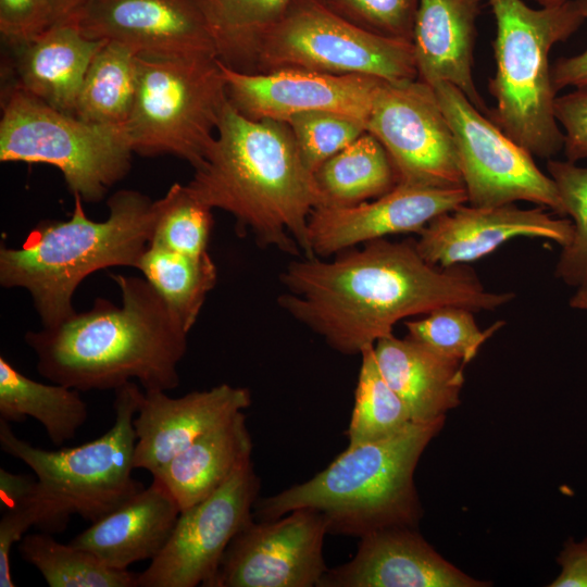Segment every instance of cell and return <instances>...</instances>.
Returning a JSON list of instances; mask_svg holds the SVG:
<instances>
[{"label": "cell", "instance_id": "cell-1", "mask_svg": "<svg viewBox=\"0 0 587 587\" xmlns=\"http://www.w3.org/2000/svg\"><path fill=\"white\" fill-rule=\"evenodd\" d=\"M279 279L278 307L346 355H361L403 319L447 305L494 310L514 298L486 290L465 264L428 263L411 239L372 240L333 260L298 257Z\"/></svg>", "mask_w": 587, "mask_h": 587}, {"label": "cell", "instance_id": "cell-2", "mask_svg": "<svg viewBox=\"0 0 587 587\" xmlns=\"http://www.w3.org/2000/svg\"><path fill=\"white\" fill-rule=\"evenodd\" d=\"M111 277L121 307L97 298L90 310L25 335L38 373L79 391L115 390L132 379L145 390L176 388L189 332L146 278Z\"/></svg>", "mask_w": 587, "mask_h": 587}, {"label": "cell", "instance_id": "cell-3", "mask_svg": "<svg viewBox=\"0 0 587 587\" xmlns=\"http://www.w3.org/2000/svg\"><path fill=\"white\" fill-rule=\"evenodd\" d=\"M187 187L212 210L232 214L238 234H251L259 246L312 257L308 223L323 199L286 122L249 118L228 101Z\"/></svg>", "mask_w": 587, "mask_h": 587}, {"label": "cell", "instance_id": "cell-4", "mask_svg": "<svg viewBox=\"0 0 587 587\" xmlns=\"http://www.w3.org/2000/svg\"><path fill=\"white\" fill-rule=\"evenodd\" d=\"M444 423L412 421L388 437L347 447L309 480L258 499L253 516L274 520L310 508L325 516L328 534L359 538L386 527H416L422 508L414 472Z\"/></svg>", "mask_w": 587, "mask_h": 587}, {"label": "cell", "instance_id": "cell-5", "mask_svg": "<svg viewBox=\"0 0 587 587\" xmlns=\"http://www.w3.org/2000/svg\"><path fill=\"white\" fill-rule=\"evenodd\" d=\"M68 221L38 223L20 248L0 247V284L26 289L45 328L76 312L73 295L89 274L111 266H133L149 245L152 202L135 190H120L108 200L109 216L89 220L74 195Z\"/></svg>", "mask_w": 587, "mask_h": 587}, {"label": "cell", "instance_id": "cell-6", "mask_svg": "<svg viewBox=\"0 0 587 587\" xmlns=\"http://www.w3.org/2000/svg\"><path fill=\"white\" fill-rule=\"evenodd\" d=\"M141 395L134 382L115 389L112 427L95 440L60 450L32 446L0 419L1 450L25 463L37 478L25 504L32 510L35 527L62 533L72 515L93 523L145 488L133 476L134 417Z\"/></svg>", "mask_w": 587, "mask_h": 587}, {"label": "cell", "instance_id": "cell-7", "mask_svg": "<svg viewBox=\"0 0 587 587\" xmlns=\"http://www.w3.org/2000/svg\"><path fill=\"white\" fill-rule=\"evenodd\" d=\"M487 2L497 25L496 73L489 83L497 103L492 118L532 155L551 158L563 149V133L554 115L549 53L585 18L575 0L538 10L523 0Z\"/></svg>", "mask_w": 587, "mask_h": 587}, {"label": "cell", "instance_id": "cell-8", "mask_svg": "<svg viewBox=\"0 0 587 587\" xmlns=\"http://www.w3.org/2000/svg\"><path fill=\"white\" fill-rule=\"evenodd\" d=\"M228 102L221 64L212 54H137V86L124 125L133 152L173 154L197 168Z\"/></svg>", "mask_w": 587, "mask_h": 587}, {"label": "cell", "instance_id": "cell-9", "mask_svg": "<svg viewBox=\"0 0 587 587\" xmlns=\"http://www.w3.org/2000/svg\"><path fill=\"white\" fill-rule=\"evenodd\" d=\"M1 100V162L53 165L86 202L101 200L129 171L133 150L124 126L82 120L12 86Z\"/></svg>", "mask_w": 587, "mask_h": 587}, {"label": "cell", "instance_id": "cell-10", "mask_svg": "<svg viewBox=\"0 0 587 587\" xmlns=\"http://www.w3.org/2000/svg\"><path fill=\"white\" fill-rule=\"evenodd\" d=\"M284 68L387 82L419 78L413 43L366 32L314 0H292L260 47L254 73Z\"/></svg>", "mask_w": 587, "mask_h": 587}, {"label": "cell", "instance_id": "cell-11", "mask_svg": "<svg viewBox=\"0 0 587 587\" xmlns=\"http://www.w3.org/2000/svg\"><path fill=\"white\" fill-rule=\"evenodd\" d=\"M432 87L453 133L471 205L495 207L524 200L565 216L555 183L537 167L526 149L484 116L454 85L438 82Z\"/></svg>", "mask_w": 587, "mask_h": 587}, {"label": "cell", "instance_id": "cell-12", "mask_svg": "<svg viewBox=\"0 0 587 587\" xmlns=\"http://www.w3.org/2000/svg\"><path fill=\"white\" fill-rule=\"evenodd\" d=\"M386 149L398 184L463 187L452 129L432 86L421 79L383 80L366 124Z\"/></svg>", "mask_w": 587, "mask_h": 587}, {"label": "cell", "instance_id": "cell-13", "mask_svg": "<svg viewBox=\"0 0 587 587\" xmlns=\"http://www.w3.org/2000/svg\"><path fill=\"white\" fill-rule=\"evenodd\" d=\"M259 491L249 459L217 490L180 511L165 547L137 575V587H213L229 542L254 520Z\"/></svg>", "mask_w": 587, "mask_h": 587}, {"label": "cell", "instance_id": "cell-14", "mask_svg": "<svg viewBox=\"0 0 587 587\" xmlns=\"http://www.w3.org/2000/svg\"><path fill=\"white\" fill-rule=\"evenodd\" d=\"M326 534L325 516L310 508L253 520L226 548L213 587H317Z\"/></svg>", "mask_w": 587, "mask_h": 587}, {"label": "cell", "instance_id": "cell-15", "mask_svg": "<svg viewBox=\"0 0 587 587\" xmlns=\"http://www.w3.org/2000/svg\"><path fill=\"white\" fill-rule=\"evenodd\" d=\"M220 64L229 103L253 120L286 122L298 113L326 111L357 120L366 127L375 93L383 82L370 75H335L296 68L247 74Z\"/></svg>", "mask_w": 587, "mask_h": 587}, {"label": "cell", "instance_id": "cell-16", "mask_svg": "<svg viewBox=\"0 0 587 587\" xmlns=\"http://www.w3.org/2000/svg\"><path fill=\"white\" fill-rule=\"evenodd\" d=\"M465 203L464 187L398 184L370 202L320 205L312 211L308 223L311 254L327 258L389 235L420 234L433 218Z\"/></svg>", "mask_w": 587, "mask_h": 587}, {"label": "cell", "instance_id": "cell-17", "mask_svg": "<svg viewBox=\"0 0 587 587\" xmlns=\"http://www.w3.org/2000/svg\"><path fill=\"white\" fill-rule=\"evenodd\" d=\"M572 234L571 220L553 217L542 208L462 204L433 218L415 246L425 261L447 267L479 260L515 237L545 238L564 247Z\"/></svg>", "mask_w": 587, "mask_h": 587}, {"label": "cell", "instance_id": "cell-18", "mask_svg": "<svg viewBox=\"0 0 587 587\" xmlns=\"http://www.w3.org/2000/svg\"><path fill=\"white\" fill-rule=\"evenodd\" d=\"M75 18L88 38L117 41L138 54L215 55L191 0H89Z\"/></svg>", "mask_w": 587, "mask_h": 587}, {"label": "cell", "instance_id": "cell-19", "mask_svg": "<svg viewBox=\"0 0 587 587\" xmlns=\"http://www.w3.org/2000/svg\"><path fill=\"white\" fill-rule=\"evenodd\" d=\"M251 404L248 388L220 384L172 398L145 390L134 417L135 470L153 475L196 439L226 423Z\"/></svg>", "mask_w": 587, "mask_h": 587}, {"label": "cell", "instance_id": "cell-20", "mask_svg": "<svg viewBox=\"0 0 587 587\" xmlns=\"http://www.w3.org/2000/svg\"><path fill=\"white\" fill-rule=\"evenodd\" d=\"M442 558L416 530L392 526L360 538L353 559L328 569L317 587H485Z\"/></svg>", "mask_w": 587, "mask_h": 587}, {"label": "cell", "instance_id": "cell-21", "mask_svg": "<svg viewBox=\"0 0 587 587\" xmlns=\"http://www.w3.org/2000/svg\"><path fill=\"white\" fill-rule=\"evenodd\" d=\"M107 40L88 38L76 18L53 23L11 50V83L47 104L75 115L79 89L96 53Z\"/></svg>", "mask_w": 587, "mask_h": 587}, {"label": "cell", "instance_id": "cell-22", "mask_svg": "<svg viewBox=\"0 0 587 587\" xmlns=\"http://www.w3.org/2000/svg\"><path fill=\"white\" fill-rule=\"evenodd\" d=\"M180 508L158 479L75 536L70 544L93 553L107 566L127 570L153 560L165 547Z\"/></svg>", "mask_w": 587, "mask_h": 587}, {"label": "cell", "instance_id": "cell-23", "mask_svg": "<svg viewBox=\"0 0 587 587\" xmlns=\"http://www.w3.org/2000/svg\"><path fill=\"white\" fill-rule=\"evenodd\" d=\"M483 0H419L413 48L419 79L458 87L480 111L487 107L472 75L475 21Z\"/></svg>", "mask_w": 587, "mask_h": 587}, {"label": "cell", "instance_id": "cell-24", "mask_svg": "<svg viewBox=\"0 0 587 587\" xmlns=\"http://www.w3.org/2000/svg\"><path fill=\"white\" fill-rule=\"evenodd\" d=\"M379 372L413 422L444 419L460 404L464 364L409 337L387 335L373 347Z\"/></svg>", "mask_w": 587, "mask_h": 587}, {"label": "cell", "instance_id": "cell-25", "mask_svg": "<svg viewBox=\"0 0 587 587\" xmlns=\"http://www.w3.org/2000/svg\"><path fill=\"white\" fill-rule=\"evenodd\" d=\"M252 440L241 411L196 439L158 470V478L173 495L180 511L217 490L251 459Z\"/></svg>", "mask_w": 587, "mask_h": 587}, {"label": "cell", "instance_id": "cell-26", "mask_svg": "<svg viewBox=\"0 0 587 587\" xmlns=\"http://www.w3.org/2000/svg\"><path fill=\"white\" fill-rule=\"evenodd\" d=\"M292 0H191L213 43L216 59L240 73L253 74L266 34Z\"/></svg>", "mask_w": 587, "mask_h": 587}, {"label": "cell", "instance_id": "cell-27", "mask_svg": "<svg viewBox=\"0 0 587 587\" xmlns=\"http://www.w3.org/2000/svg\"><path fill=\"white\" fill-rule=\"evenodd\" d=\"M33 417L55 446L73 439L88 417L80 391L61 384L36 382L0 357V419L22 422Z\"/></svg>", "mask_w": 587, "mask_h": 587}, {"label": "cell", "instance_id": "cell-28", "mask_svg": "<svg viewBox=\"0 0 587 587\" xmlns=\"http://www.w3.org/2000/svg\"><path fill=\"white\" fill-rule=\"evenodd\" d=\"M322 205L348 207L385 195L398 185L396 168L379 140L364 132L315 172Z\"/></svg>", "mask_w": 587, "mask_h": 587}, {"label": "cell", "instance_id": "cell-29", "mask_svg": "<svg viewBox=\"0 0 587 587\" xmlns=\"http://www.w3.org/2000/svg\"><path fill=\"white\" fill-rule=\"evenodd\" d=\"M137 54L126 45L107 40L85 74L75 115L88 122L124 126L136 93Z\"/></svg>", "mask_w": 587, "mask_h": 587}, {"label": "cell", "instance_id": "cell-30", "mask_svg": "<svg viewBox=\"0 0 587 587\" xmlns=\"http://www.w3.org/2000/svg\"><path fill=\"white\" fill-rule=\"evenodd\" d=\"M136 268L189 332L216 284V266L208 251L192 255L149 243Z\"/></svg>", "mask_w": 587, "mask_h": 587}, {"label": "cell", "instance_id": "cell-31", "mask_svg": "<svg viewBox=\"0 0 587 587\" xmlns=\"http://www.w3.org/2000/svg\"><path fill=\"white\" fill-rule=\"evenodd\" d=\"M50 587H137V575L107 566L93 553L57 541L50 533L25 535L17 545Z\"/></svg>", "mask_w": 587, "mask_h": 587}, {"label": "cell", "instance_id": "cell-32", "mask_svg": "<svg viewBox=\"0 0 587 587\" xmlns=\"http://www.w3.org/2000/svg\"><path fill=\"white\" fill-rule=\"evenodd\" d=\"M412 422L410 413L383 377L373 347L361 353L354 405L347 430L348 447L388 437Z\"/></svg>", "mask_w": 587, "mask_h": 587}, {"label": "cell", "instance_id": "cell-33", "mask_svg": "<svg viewBox=\"0 0 587 587\" xmlns=\"http://www.w3.org/2000/svg\"><path fill=\"white\" fill-rule=\"evenodd\" d=\"M212 226V209L187 185L175 183L161 199L152 202L149 243L179 253L202 254L207 252Z\"/></svg>", "mask_w": 587, "mask_h": 587}, {"label": "cell", "instance_id": "cell-34", "mask_svg": "<svg viewBox=\"0 0 587 587\" xmlns=\"http://www.w3.org/2000/svg\"><path fill=\"white\" fill-rule=\"evenodd\" d=\"M547 171L573 224L572 238L562 247L554 274L566 285L577 287L587 277V167L569 160H549Z\"/></svg>", "mask_w": 587, "mask_h": 587}, {"label": "cell", "instance_id": "cell-35", "mask_svg": "<svg viewBox=\"0 0 587 587\" xmlns=\"http://www.w3.org/2000/svg\"><path fill=\"white\" fill-rule=\"evenodd\" d=\"M404 325L409 337L465 365L503 322L499 321L486 330H480L472 310L447 305L432 311L423 319L407 321Z\"/></svg>", "mask_w": 587, "mask_h": 587}, {"label": "cell", "instance_id": "cell-36", "mask_svg": "<svg viewBox=\"0 0 587 587\" xmlns=\"http://www.w3.org/2000/svg\"><path fill=\"white\" fill-rule=\"evenodd\" d=\"M286 123L303 163L313 174L326 160L366 132L361 122L326 111L298 113Z\"/></svg>", "mask_w": 587, "mask_h": 587}, {"label": "cell", "instance_id": "cell-37", "mask_svg": "<svg viewBox=\"0 0 587 587\" xmlns=\"http://www.w3.org/2000/svg\"><path fill=\"white\" fill-rule=\"evenodd\" d=\"M342 20L376 35L413 40L419 0H314Z\"/></svg>", "mask_w": 587, "mask_h": 587}, {"label": "cell", "instance_id": "cell-38", "mask_svg": "<svg viewBox=\"0 0 587 587\" xmlns=\"http://www.w3.org/2000/svg\"><path fill=\"white\" fill-rule=\"evenodd\" d=\"M55 22L47 0H0V33L5 45L27 41Z\"/></svg>", "mask_w": 587, "mask_h": 587}, {"label": "cell", "instance_id": "cell-39", "mask_svg": "<svg viewBox=\"0 0 587 587\" xmlns=\"http://www.w3.org/2000/svg\"><path fill=\"white\" fill-rule=\"evenodd\" d=\"M554 115L563 133L566 160L587 159V86L557 97Z\"/></svg>", "mask_w": 587, "mask_h": 587}, {"label": "cell", "instance_id": "cell-40", "mask_svg": "<svg viewBox=\"0 0 587 587\" xmlns=\"http://www.w3.org/2000/svg\"><path fill=\"white\" fill-rule=\"evenodd\" d=\"M34 524L33 513L26 505L3 511L0 520V587H15L10 569L11 550Z\"/></svg>", "mask_w": 587, "mask_h": 587}, {"label": "cell", "instance_id": "cell-41", "mask_svg": "<svg viewBox=\"0 0 587 587\" xmlns=\"http://www.w3.org/2000/svg\"><path fill=\"white\" fill-rule=\"evenodd\" d=\"M557 561L561 572L550 587H587V538L569 539Z\"/></svg>", "mask_w": 587, "mask_h": 587}, {"label": "cell", "instance_id": "cell-42", "mask_svg": "<svg viewBox=\"0 0 587 587\" xmlns=\"http://www.w3.org/2000/svg\"><path fill=\"white\" fill-rule=\"evenodd\" d=\"M579 12L587 20V0H575ZM551 79L554 90L567 87L587 86V48L572 57L560 58L551 66Z\"/></svg>", "mask_w": 587, "mask_h": 587}, {"label": "cell", "instance_id": "cell-43", "mask_svg": "<svg viewBox=\"0 0 587 587\" xmlns=\"http://www.w3.org/2000/svg\"><path fill=\"white\" fill-rule=\"evenodd\" d=\"M37 478L0 469V503L2 511L24 507L33 496Z\"/></svg>", "mask_w": 587, "mask_h": 587}, {"label": "cell", "instance_id": "cell-44", "mask_svg": "<svg viewBox=\"0 0 587 587\" xmlns=\"http://www.w3.org/2000/svg\"><path fill=\"white\" fill-rule=\"evenodd\" d=\"M50 4L55 20L75 18L79 11L87 4L89 0H47Z\"/></svg>", "mask_w": 587, "mask_h": 587}, {"label": "cell", "instance_id": "cell-45", "mask_svg": "<svg viewBox=\"0 0 587 587\" xmlns=\"http://www.w3.org/2000/svg\"><path fill=\"white\" fill-rule=\"evenodd\" d=\"M570 305L574 309L587 310V277L577 286Z\"/></svg>", "mask_w": 587, "mask_h": 587}, {"label": "cell", "instance_id": "cell-46", "mask_svg": "<svg viewBox=\"0 0 587 587\" xmlns=\"http://www.w3.org/2000/svg\"><path fill=\"white\" fill-rule=\"evenodd\" d=\"M539 3L542 4V7H546V5H552V4H557V3H561L563 1H566V0H537Z\"/></svg>", "mask_w": 587, "mask_h": 587}]
</instances>
